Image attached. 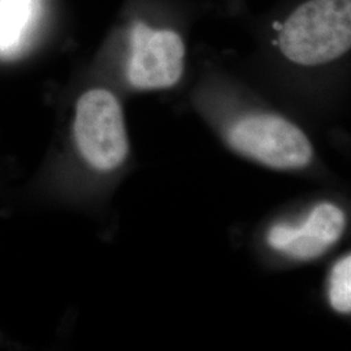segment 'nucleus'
<instances>
[{"label": "nucleus", "instance_id": "nucleus-1", "mask_svg": "<svg viewBox=\"0 0 351 351\" xmlns=\"http://www.w3.org/2000/svg\"><path fill=\"white\" fill-rule=\"evenodd\" d=\"M278 46L291 63H330L351 46V0H308L281 25Z\"/></svg>", "mask_w": 351, "mask_h": 351}, {"label": "nucleus", "instance_id": "nucleus-2", "mask_svg": "<svg viewBox=\"0 0 351 351\" xmlns=\"http://www.w3.org/2000/svg\"><path fill=\"white\" fill-rule=\"evenodd\" d=\"M72 137L78 156L91 171L106 175L124 165L130 145L121 103L111 90L88 88L78 98Z\"/></svg>", "mask_w": 351, "mask_h": 351}, {"label": "nucleus", "instance_id": "nucleus-3", "mask_svg": "<svg viewBox=\"0 0 351 351\" xmlns=\"http://www.w3.org/2000/svg\"><path fill=\"white\" fill-rule=\"evenodd\" d=\"M226 139L245 158L278 171L306 168L314 158V147L301 129L272 113L239 117L229 128Z\"/></svg>", "mask_w": 351, "mask_h": 351}, {"label": "nucleus", "instance_id": "nucleus-4", "mask_svg": "<svg viewBox=\"0 0 351 351\" xmlns=\"http://www.w3.org/2000/svg\"><path fill=\"white\" fill-rule=\"evenodd\" d=\"M185 45L173 30L136 23L130 29L126 77L138 90L173 88L181 80Z\"/></svg>", "mask_w": 351, "mask_h": 351}, {"label": "nucleus", "instance_id": "nucleus-5", "mask_svg": "<svg viewBox=\"0 0 351 351\" xmlns=\"http://www.w3.org/2000/svg\"><path fill=\"white\" fill-rule=\"evenodd\" d=\"M346 216L337 204L319 203L301 224L277 223L267 234L274 250L294 261L308 262L320 258L343 236Z\"/></svg>", "mask_w": 351, "mask_h": 351}, {"label": "nucleus", "instance_id": "nucleus-6", "mask_svg": "<svg viewBox=\"0 0 351 351\" xmlns=\"http://www.w3.org/2000/svg\"><path fill=\"white\" fill-rule=\"evenodd\" d=\"M40 0H0V58L24 50L40 14Z\"/></svg>", "mask_w": 351, "mask_h": 351}, {"label": "nucleus", "instance_id": "nucleus-7", "mask_svg": "<svg viewBox=\"0 0 351 351\" xmlns=\"http://www.w3.org/2000/svg\"><path fill=\"white\" fill-rule=\"evenodd\" d=\"M328 298L332 308L339 314L351 311V256H342L333 265L328 280Z\"/></svg>", "mask_w": 351, "mask_h": 351}]
</instances>
